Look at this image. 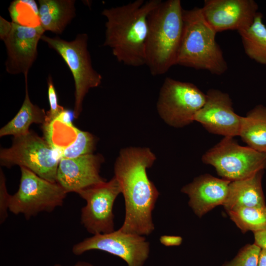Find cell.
Listing matches in <instances>:
<instances>
[{
	"label": "cell",
	"instance_id": "cell-19",
	"mask_svg": "<svg viewBox=\"0 0 266 266\" xmlns=\"http://www.w3.org/2000/svg\"><path fill=\"white\" fill-rule=\"evenodd\" d=\"M25 78V96L19 111L14 118L0 130V137L12 135L14 137L25 135L30 131L33 124H42L47 121V112L31 101L28 92V77Z\"/></svg>",
	"mask_w": 266,
	"mask_h": 266
},
{
	"label": "cell",
	"instance_id": "cell-13",
	"mask_svg": "<svg viewBox=\"0 0 266 266\" xmlns=\"http://www.w3.org/2000/svg\"><path fill=\"white\" fill-rule=\"evenodd\" d=\"M40 25L28 26L12 22V28L4 41L7 52L5 69L7 73L23 74L28 77L36 60L38 42L44 34Z\"/></svg>",
	"mask_w": 266,
	"mask_h": 266
},
{
	"label": "cell",
	"instance_id": "cell-27",
	"mask_svg": "<svg viewBox=\"0 0 266 266\" xmlns=\"http://www.w3.org/2000/svg\"><path fill=\"white\" fill-rule=\"evenodd\" d=\"M12 28V22L0 17V38L3 41L9 35Z\"/></svg>",
	"mask_w": 266,
	"mask_h": 266
},
{
	"label": "cell",
	"instance_id": "cell-17",
	"mask_svg": "<svg viewBox=\"0 0 266 266\" xmlns=\"http://www.w3.org/2000/svg\"><path fill=\"white\" fill-rule=\"evenodd\" d=\"M264 170L242 179L231 181L223 204L228 211L243 207H261L266 205L262 187Z\"/></svg>",
	"mask_w": 266,
	"mask_h": 266
},
{
	"label": "cell",
	"instance_id": "cell-31",
	"mask_svg": "<svg viewBox=\"0 0 266 266\" xmlns=\"http://www.w3.org/2000/svg\"><path fill=\"white\" fill-rule=\"evenodd\" d=\"M53 266H63L60 264H56ZM71 266H94L92 264L85 261H78Z\"/></svg>",
	"mask_w": 266,
	"mask_h": 266
},
{
	"label": "cell",
	"instance_id": "cell-15",
	"mask_svg": "<svg viewBox=\"0 0 266 266\" xmlns=\"http://www.w3.org/2000/svg\"><path fill=\"white\" fill-rule=\"evenodd\" d=\"M104 159L100 154H88L74 158H62L59 162L56 182L66 192L79 191L106 180L100 174Z\"/></svg>",
	"mask_w": 266,
	"mask_h": 266
},
{
	"label": "cell",
	"instance_id": "cell-30",
	"mask_svg": "<svg viewBox=\"0 0 266 266\" xmlns=\"http://www.w3.org/2000/svg\"><path fill=\"white\" fill-rule=\"evenodd\" d=\"M258 266H266V249H261L259 256Z\"/></svg>",
	"mask_w": 266,
	"mask_h": 266
},
{
	"label": "cell",
	"instance_id": "cell-16",
	"mask_svg": "<svg viewBox=\"0 0 266 266\" xmlns=\"http://www.w3.org/2000/svg\"><path fill=\"white\" fill-rule=\"evenodd\" d=\"M231 182L205 174L184 186L181 192L188 196L189 205L195 213L201 217L215 207L223 205Z\"/></svg>",
	"mask_w": 266,
	"mask_h": 266
},
{
	"label": "cell",
	"instance_id": "cell-20",
	"mask_svg": "<svg viewBox=\"0 0 266 266\" xmlns=\"http://www.w3.org/2000/svg\"><path fill=\"white\" fill-rule=\"evenodd\" d=\"M239 136L248 147L266 153V106L258 105L241 116Z\"/></svg>",
	"mask_w": 266,
	"mask_h": 266
},
{
	"label": "cell",
	"instance_id": "cell-8",
	"mask_svg": "<svg viewBox=\"0 0 266 266\" xmlns=\"http://www.w3.org/2000/svg\"><path fill=\"white\" fill-rule=\"evenodd\" d=\"M218 174L230 181L248 178L266 168V153L238 144L233 137H224L202 157Z\"/></svg>",
	"mask_w": 266,
	"mask_h": 266
},
{
	"label": "cell",
	"instance_id": "cell-7",
	"mask_svg": "<svg viewBox=\"0 0 266 266\" xmlns=\"http://www.w3.org/2000/svg\"><path fill=\"white\" fill-rule=\"evenodd\" d=\"M20 170L19 188L11 195L9 211L23 214L28 220L62 206L67 193L59 184L46 180L25 167Z\"/></svg>",
	"mask_w": 266,
	"mask_h": 266
},
{
	"label": "cell",
	"instance_id": "cell-21",
	"mask_svg": "<svg viewBox=\"0 0 266 266\" xmlns=\"http://www.w3.org/2000/svg\"><path fill=\"white\" fill-rule=\"evenodd\" d=\"M258 12L252 24L238 31L246 54L255 62L266 66V26Z\"/></svg>",
	"mask_w": 266,
	"mask_h": 266
},
{
	"label": "cell",
	"instance_id": "cell-3",
	"mask_svg": "<svg viewBox=\"0 0 266 266\" xmlns=\"http://www.w3.org/2000/svg\"><path fill=\"white\" fill-rule=\"evenodd\" d=\"M183 9L180 0H161L148 16L145 65L154 76L164 74L176 65Z\"/></svg>",
	"mask_w": 266,
	"mask_h": 266
},
{
	"label": "cell",
	"instance_id": "cell-24",
	"mask_svg": "<svg viewBox=\"0 0 266 266\" xmlns=\"http://www.w3.org/2000/svg\"><path fill=\"white\" fill-rule=\"evenodd\" d=\"M261 248L254 243L242 248L230 262L223 266H258Z\"/></svg>",
	"mask_w": 266,
	"mask_h": 266
},
{
	"label": "cell",
	"instance_id": "cell-12",
	"mask_svg": "<svg viewBox=\"0 0 266 266\" xmlns=\"http://www.w3.org/2000/svg\"><path fill=\"white\" fill-rule=\"evenodd\" d=\"M200 9L206 22L217 33L246 29L258 12V5L253 0H205Z\"/></svg>",
	"mask_w": 266,
	"mask_h": 266
},
{
	"label": "cell",
	"instance_id": "cell-10",
	"mask_svg": "<svg viewBox=\"0 0 266 266\" xmlns=\"http://www.w3.org/2000/svg\"><path fill=\"white\" fill-rule=\"evenodd\" d=\"M120 193V184L114 176L108 182L93 185L77 193L86 202L81 210L80 221L89 233L96 235L115 231L113 206Z\"/></svg>",
	"mask_w": 266,
	"mask_h": 266
},
{
	"label": "cell",
	"instance_id": "cell-4",
	"mask_svg": "<svg viewBox=\"0 0 266 266\" xmlns=\"http://www.w3.org/2000/svg\"><path fill=\"white\" fill-rule=\"evenodd\" d=\"M183 28L176 65L221 75L228 69L217 33L204 19L200 8L183 9Z\"/></svg>",
	"mask_w": 266,
	"mask_h": 266
},
{
	"label": "cell",
	"instance_id": "cell-25",
	"mask_svg": "<svg viewBox=\"0 0 266 266\" xmlns=\"http://www.w3.org/2000/svg\"><path fill=\"white\" fill-rule=\"evenodd\" d=\"M48 98L50 105V110L47 112V121L43 125H47L57 119L65 109L58 103V96L50 75L47 79Z\"/></svg>",
	"mask_w": 266,
	"mask_h": 266
},
{
	"label": "cell",
	"instance_id": "cell-9",
	"mask_svg": "<svg viewBox=\"0 0 266 266\" xmlns=\"http://www.w3.org/2000/svg\"><path fill=\"white\" fill-rule=\"evenodd\" d=\"M205 100L206 94L194 84L167 77L160 89L157 108L167 125L182 128L194 121Z\"/></svg>",
	"mask_w": 266,
	"mask_h": 266
},
{
	"label": "cell",
	"instance_id": "cell-5",
	"mask_svg": "<svg viewBox=\"0 0 266 266\" xmlns=\"http://www.w3.org/2000/svg\"><path fill=\"white\" fill-rule=\"evenodd\" d=\"M61 152L32 131L14 137L12 145L0 150V164L10 168L25 167L39 177L57 182V173Z\"/></svg>",
	"mask_w": 266,
	"mask_h": 266
},
{
	"label": "cell",
	"instance_id": "cell-18",
	"mask_svg": "<svg viewBox=\"0 0 266 266\" xmlns=\"http://www.w3.org/2000/svg\"><path fill=\"white\" fill-rule=\"evenodd\" d=\"M74 0H39L38 18L44 31L63 33L76 16Z\"/></svg>",
	"mask_w": 266,
	"mask_h": 266
},
{
	"label": "cell",
	"instance_id": "cell-28",
	"mask_svg": "<svg viewBox=\"0 0 266 266\" xmlns=\"http://www.w3.org/2000/svg\"><path fill=\"white\" fill-rule=\"evenodd\" d=\"M160 241L166 246H178L181 244L182 238L179 236L164 235L160 237Z\"/></svg>",
	"mask_w": 266,
	"mask_h": 266
},
{
	"label": "cell",
	"instance_id": "cell-6",
	"mask_svg": "<svg viewBox=\"0 0 266 266\" xmlns=\"http://www.w3.org/2000/svg\"><path fill=\"white\" fill-rule=\"evenodd\" d=\"M41 40L54 50L64 60L73 76L75 85L73 115L77 118L82 110L83 101L90 89L98 87L102 77L93 67L88 49V36L78 33L75 39L67 41L59 36L43 35Z\"/></svg>",
	"mask_w": 266,
	"mask_h": 266
},
{
	"label": "cell",
	"instance_id": "cell-11",
	"mask_svg": "<svg viewBox=\"0 0 266 266\" xmlns=\"http://www.w3.org/2000/svg\"><path fill=\"white\" fill-rule=\"evenodd\" d=\"M93 250L118 257L128 266H143L149 257L150 244L143 235L124 233L118 229L86 238L74 244L72 252L79 256Z\"/></svg>",
	"mask_w": 266,
	"mask_h": 266
},
{
	"label": "cell",
	"instance_id": "cell-26",
	"mask_svg": "<svg viewBox=\"0 0 266 266\" xmlns=\"http://www.w3.org/2000/svg\"><path fill=\"white\" fill-rule=\"evenodd\" d=\"M11 195L7 192L6 179L0 169V223L2 224L8 217V210Z\"/></svg>",
	"mask_w": 266,
	"mask_h": 266
},
{
	"label": "cell",
	"instance_id": "cell-29",
	"mask_svg": "<svg viewBox=\"0 0 266 266\" xmlns=\"http://www.w3.org/2000/svg\"><path fill=\"white\" fill-rule=\"evenodd\" d=\"M255 244L261 249H266V228L264 230L254 232Z\"/></svg>",
	"mask_w": 266,
	"mask_h": 266
},
{
	"label": "cell",
	"instance_id": "cell-23",
	"mask_svg": "<svg viewBox=\"0 0 266 266\" xmlns=\"http://www.w3.org/2000/svg\"><path fill=\"white\" fill-rule=\"evenodd\" d=\"M76 131L75 140L61 151L62 158H74L93 154L96 148L97 138L89 132L76 128Z\"/></svg>",
	"mask_w": 266,
	"mask_h": 266
},
{
	"label": "cell",
	"instance_id": "cell-14",
	"mask_svg": "<svg viewBox=\"0 0 266 266\" xmlns=\"http://www.w3.org/2000/svg\"><path fill=\"white\" fill-rule=\"evenodd\" d=\"M240 120L229 94L214 89L206 93L205 103L194 118L209 133L233 137L239 135Z\"/></svg>",
	"mask_w": 266,
	"mask_h": 266
},
{
	"label": "cell",
	"instance_id": "cell-22",
	"mask_svg": "<svg viewBox=\"0 0 266 266\" xmlns=\"http://www.w3.org/2000/svg\"><path fill=\"white\" fill-rule=\"evenodd\" d=\"M231 220L243 233L258 232L266 228V205L243 207L228 211Z\"/></svg>",
	"mask_w": 266,
	"mask_h": 266
},
{
	"label": "cell",
	"instance_id": "cell-2",
	"mask_svg": "<svg viewBox=\"0 0 266 266\" xmlns=\"http://www.w3.org/2000/svg\"><path fill=\"white\" fill-rule=\"evenodd\" d=\"M161 0H136L103 10L106 21L103 45L109 47L118 62L137 67L146 64L147 18Z\"/></svg>",
	"mask_w": 266,
	"mask_h": 266
},
{
	"label": "cell",
	"instance_id": "cell-1",
	"mask_svg": "<svg viewBox=\"0 0 266 266\" xmlns=\"http://www.w3.org/2000/svg\"><path fill=\"white\" fill-rule=\"evenodd\" d=\"M156 159L149 148L130 147L121 150L114 165L125 200V214L121 231L148 235L155 227L152 212L159 192L149 179L147 169Z\"/></svg>",
	"mask_w": 266,
	"mask_h": 266
}]
</instances>
